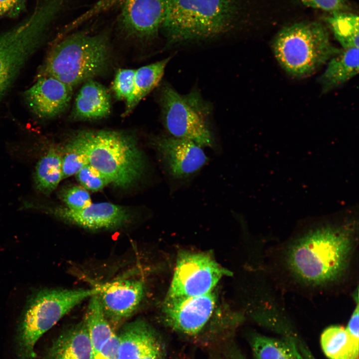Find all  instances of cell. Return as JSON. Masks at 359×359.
<instances>
[{
  "label": "cell",
  "instance_id": "cell-33",
  "mask_svg": "<svg viewBox=\"0 0 359 359\" xmlns=\"http://www.w3.org/2000/svg\"><path fill=\"white\" fill-rule=\"evenodd\" d=\"M359 302H357L356 308L346 328L350 336L357 341H359Z\"/></svg>",
  "mask_w": 359,
  "mask_h": 359
},
{
  "label": "cell",
  "instance_id": "cell-2",
  "mask_svg": "<svg viewBox=\"0 0 359 359\" xmlns=\"http://www.w3.org/2000/svg\"><path fill=\"white\" fill-rule=\"evenodd\" d=\"M70 141L85 155L89 164L116 186L131 187L144 174V156L135 139L128 133L83 131Z\"/></svg>",
  "mask_w": 359,
  "mask_h": 359
},
{
  "label": "cell",
  "instance_id": "cell-18",
  "mask_svg": "<svg viewBox=\"0 0 359 359\" xmlns=\"http://www.w3.org/2000/svg\"><path fill=\"white\" fill-rule=\"evenodd\" d=\"M93 351L85 321L63 332L52 343L47 359H92Z\"/></svg>",
  "mask_w": 359,
  "mask_h": 359
},
{
  "label": "cell",
  "instance_id": "cell-26",
  "mask_svg": "<svg viewBox=\"0 0 359 359\" xmlns=\"http://www.w3.org/2000/svg\"><path fill=\"white\" fill-rule=\"evenodd\" d=\"M61 154L62 179L76 175L84 167L89 164L85 155L70 140L64 147Z\"/></svg>",
  "mask_w": 359,
  "mask_h": 359
},
{
  "label": "cell",
  "instance_id": "cell-3",
  "mask_svg": "<svg viewBox=\"0 0 359 359\" xmlns=\"http://www.w3.org/2000/svg\"><path fill=\"white\" fill-rule=\"evenodd\" d=\"M239 0H167L162 25L169 43L214 38L231 30Z\"/></svg>",
  "mask_w": 359,
  "mask_h": 359
},
{
  "label": "cell",
  "instance_id": "cell-21",
  "mask_svg": "<svg viewBox=\"0 0 359 359\" xmlns=\"http://www.w3.org/2000/svg\"><path fill=\"white\" fill-rule=\"evenodd\" d=\"M171 57L143 66L135 69L134 75V91L130 103L125 106L124 116L129 114L161 81L166 67Z\"/></svg>",
  "mask_w": 359,
  "mask_h": 359
},
{
  "label": "cell",
  "instance_id": "cell-10",
  "mask_svg": "<svg viewBox=\"0 0 359 359\" xmlns=\"http://www.w3.org/2000/svg\"><path fill=\"white\" fill-rule=\"evenodd\" d=\"M167 0H100L81 16L82 20L102 10L120 8V25L128 35L148 39L157 35L165 18Z\"/></svg>",
  "mask_w": 359,
  "mask_h": 359
},
{
  "label": "cell",
  "instance_id": "cell-13",
  "mask_svg": "<svg viewBox=\"0 0 359 359\" xmlns=\"http://www.w3.org/2000/svg\"><path fill=\"white\" fill-rule=\"evenodd\" d=\"M99 299L109 322L118 324L131 317L145 294V284L139 278H120L99 286Z\"/></svg>",
  "mask_w": 359,
  "mask_h": 359
},
{
  "label": "cell",
  "instance_id": "cell-12",
  "mask_svg": "<svg viewBox=\"0 0 359 359\" xmlns=\"http://www.w3.org/2000/svg\"><path fill=\"white\" fill-rule=\"evenodd\" d=\"M67 222L91 230L116 228L127 223L131 212L126 207L110 202L91 203L80 209L72 210L66 207L33 205Z\"/></svg>",
  "mask_w": 359,
  "mask_h": 359
},
{
  "label": "cell",
  "instance_id": "cell-24",
  "mask_svg": "<svg viewBox=\"0 0 359 359\" xmlns=\"http://www.w3.org/2000/svg\"><path fill=\"white\" fill-rule=\"evenodd\" d=\"M84 320L94 355L114 333L104 313L98 294L90 298Z\"/></svg>",
  "mask_w": 359,
  "mask_h": 359
},
{
  "label": "cell",
  "instance_id": "cell-9",
  "mask_svg": "<svg viewBox=\"0 0 359 359\" xmlns=\"http://www.w3.org/2000/svg\"><path fill=\"white\" fill-rule=\"evenodd\" d=\"M231 273L204 253H180L167 295L196 296L207 294L221 278Z\"/></svg>",
  "mask_w": 359,
  "mask_h": 359
},
{
  "label": "cell",
  "instance_id": "cell-27",
  "mask_svg": "<svg viewBox=\"0 0 359 359\" xmlns=\"http://www.w3.org/2000/svg\"><path fill=\"white\" fill-rule=\"evenodd\" d=\"M135 69H119L115 75L112 89L116 98L125 101V106L131 101L134 91Z\"/></svg>",
  "mask_w": 359,
  "mask_h": 359
},
{
  "label": "cell",
  "instance_id": "cell-20",
  "mask_svg": "<svg viewBox=\"0 0 359 359\" xmlns=\"http://www.w3.org/2000/svg\"><path fill=\"white\" fill-rule=\"evenodd\" d=\"M320 343L329 359H358L359 343L340 326L327 328L321 336Z\"/></svg>",
  "mask_w": 359,
  "mask_h": 359
},
{
  "label": "cell",
  "instance_id": "cell-29",
  "mask_svg": "<svg viewBox=\"0 0 359 359\" xmlns=\"http://www.w3.org/2000/svg\"><path fill=\"white\" fill-rule=\"evenodd\" d=\"M61 196L66 207L72 210H80L92 203L89 193L81 185H73L63 189Z\"/></svg>",
  "mask_w": 359,
  "mask_h": 359
},
{
  "label": "cell",
  "instance_id": "cell-16",
  "mask_svg": "<svg viewBox=\"0 0 359 359\" xmlns=\"http://www.w3.org/2000/svg\"><path fill=\"white\" fill-rule=\"evenodd\" d=\"M118 337V359H164V346L160 337L143 320L125 325Z\"/></svg>",
  "mask_w": 359,
  "mask_h": 359
},
{
  "label": "cell",
  "instance_id": "cell-1",
  "mask_svg": "<svg viewBox=\"0 0 359 359\" xmlns=\"http://www.w3.org/2000/svg\"><path fill=\"white\" fill-rule=\"evenodd\" d=\"M359 222L355 210L302 222L271 252V275L284 289L307 295L336 294L356 283Z\"/></svg>",
  "mask_w": 359,
  "mask_h": 359
},
{
  "label": "cell",
  "instance_id": "cell-30",
  "mask_svg": "<svg viewBox=\"0 0 359 359\" xmlns=\"http://www.w3.org/2000/svg\"><path fill=\"white\" fill-rule=\"evenodd\" d=\"M307 6L321 9L331 13L347 12L348 5L346 0H299Z\"/></svg>",
  "mask_w": 359,
  "mask_h": 359
},
{
  "label": "cell",
  "instance_id": "cell-34",
  "mask_svg": "<svg viewBox=\"0 0 359 359\" xmlns=\"http://www.w3.org/2000/svg\"><path fill=\"white\" fill-rule=\"evenodd\" d=\"M235 359H243V358L241 357H238L237 358H235Z\"/></svg>",
  "mask_w": 359,
  "mask_h": 359
},
{
  "label": "cell",
  "instance_id": "cell-14",
  "mask_svg": "<svg viewBox=\"0 0 359 359\" xmlns=\"http://www.w3.org/2000/svg\"><path fill=\"white\" fill-rule=\"evenodd\" d=\"M153 144L170 174L176 178L194 174L208 161L203 147L189 141L163 136L154 138Z\"/></svg>",
  "mask_w": 359,
  "mask_h": 359
},
{
  "label": "cell",
  "instance_id": "cell-28",
  "mask_svg": "<svg viewBox=\"0 0 359 359\" xmlns=\"http://www.w3.org/2000/svg\"><path fill=\"white\" fill-rule=\"evenodd\" d=\"M76 176L82 187L93 191L101 190L110 183L102 174L90 164L84 167Z\"/></svg>",
  "mask_w": 359,
  "mask_h": 359
},
{
  "label": "cell",
  "instance_id": "cell-19",
  "mask_svg": "<svg viewBox=\"0 0 359 359\" xmlns=\"http://www.w3.org/2000/svg\"><path fill=\"white\" fill-rule=\"evenodd\" d=\"M359 48H342L328 61L319 78L323 93L347 82L359 73Z\"/></svg>",
  "mask_w": 359,
  "mask_h": 359
},
{
  "label": "cell",
  "instance_id": "cell-5",
  "mask_svg": "<svg viewBox=\"0 0 359 359\" xmlns=\"http://www.w3.org/2000/svg\"><path fill=\"white\" fill-rule=\"evenodd\" d=\"M100 287L90 289H42L27 301L18 322L15 338L17 359H35L39 339L73 308L98 294Z\"/></svg>",
  "mask_w": 359,
  "mask_h": 359
},
{
  "label": "cell",
  "instance_id": "cell-17",
  "mask_svg": "<svg viewBox=\"0 0 359 359\" xmlns=\"http://www.w3.org/2000/svg\"><path fill=\"white\" fill-rule=\"evenodd\" d=\"M110 95L105 86L89 79L84 83L75 99L70 118L74 121L103 119L111 112Z\"/></svg>",
  "mask_w": 359,
  "mask_h": 359
},
{
  "label": "cell",
  "instance_id": "cell-31",
  "mask_svg": "<svg viewBox=\"0 0 359 359\" xmlns=\"http://www.w3.org/2000/svg\"><path fill=\"white\" fill-rule=\"evenodd\" d=\"M119 339L115 333L95 353L92 359H118Z\"/></svg>",
  "mask_w": 359,
  "mask_h": 359
},
{
  "label": "cell",
  "instance_id": "cell-8",
  "mask_svg": "<svg viewBox=\"0 0 359 359\" xmlns=\"http://www.w3.org/2000/svg\"><path fill=\"white\" fill-rule=\"evenodd\" d=\"M159 101L163 124L170 136L202 147L213 146L211 108L198 92L181 94L165 84L160 89Z\"/></svg>",
  "mask_w": 359,
  "mask_h": 359
},
{
  "label": "cell",
  "instance_id": "cell-7",
  "mask_svg": "<svg viewBox=\"0 0 359 359\" xmlns=\"http://www.w3.org/2000/svg\"><path fill=\"white\" fill-rule=\"evenodd\" d=\"M65 0H42L19 23L0 34V100L43 43Z\"/></svg>",
  "mask_w": 359,
  "mask_h": 359
},
{
  "label": "cell",
  "instance_id": "cell-11",
  "mask_svg": "<svg viewBox=\"0 0 359 359\" xmlns=\"http://www.w3.org/2000/svg\"><path fill=\"white\" fill-rule=\"evenodd\" d=\"M216 300L212 291L196 296L167 295L164 302V318L174 330L187 335H196L211 317Z\"/></svg>",
  "mask_w": 359,
  "mask_h": 359
},
{
  "label": "cell",
  "instance_id": "cell-22",
  "mask_svg": "<svg viewBox=\"0 0 359 359\" xmlns=\"http://www.w3.org/2000/svg\"><path fill=\"white\" fill-rule=\"evenodd\" d=\"M62 180L61 154L51 146L38 161L34 175V182L37 190L45 195L50 194Z\"/></svg>",
  "mask_w": 359,
  "mask_h": 359
},
{
  "label": "cell",
  "instance_id": "cell-4",
  "mask_svg": "<svg viewBox=\"0 0 359 359\" xmlns=\"http://www.w3.org/2000/svg\"><path fill=\"white\" fill-rule=\"evenodd\" d=\"M111 61L107 35L79 32L53 46L38 76H51L73 88L103 73Z\"/></svg>",
  "mask_w": 359,
  "mask_h": 359
},
{
  "label": "cell",
  "instance_id": "cell-6",
  "mask_svg": "<svg viewBox=\"0 0 359 359\" xmlns=\"http://www.w3.org/2000/svg\"><path fill=\"white\" fill-rule=\"evenodd\" d=\"M274 56L290 76L302 78L310 76L341 49L330 41L325 26L318 21H305L284 27L272 43Z\"/></svg>",
  "mask_w": 359,
  "mask_h": 359
},
{
  "label": "cell",
  "instance_id": "cell-15",
  "mask_svg": "<svg viewBox=\"0 0 359 359\" xmlns=\"http://www.w3.org/2000/svg\"><path fill=\"white\" fill-rule=\"evenodd\" d=\"M73 87L49 76H38L23 94L28 108L38 118L49 119L61 115L68 107Z\"/></svg>",
  "mask_w": 359,
  "mask_h": 359
},
{
  "label": "cell",
  "instance_id": "cell-32",
  "mask_svg": "<svg viewBox=\"0 0 359 359\" xmlns=\"http://www.w3.org/2000/svg\"><path fill=\"white\" fill-rule=\"evenodd\" d=\"M27 0H0V18H15L25 8Z\"/></svg>",
  "mask_w": 359,
  "mask_h": 359
},
{
  "label": "cell",
  "instance_id": "cell-23",
  "mask_svg": "<svg viewBox=\"0 0 359 359\" xmlns=\"http://www.w3.org/2000/svg\"><path fill=\"white\" fill-rule=\"evenodd\" d=\"M254 359H306L300 348L291 339L256 335L251 339Z\"/></svg>",
  "mask_w": 359,
  "mask_h": 359
},
{
  "label": "cell",
  "instance_id": "cell-25",
  "mask_svg": "<svg viewBox=\"0 0 359 359\" xmlns=\"http://www.w3.org/2000/svg\"><path fill=\"white\" fill-rule=\"evenodd\" d=\"M342 48H359V16L347 12L331 13L327 18Z\"/></svg>",
  "mask_w": 359,
  "mask_h": 359
}]
</instances>
